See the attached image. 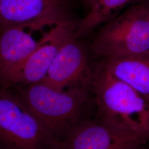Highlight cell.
<instances>
[{"instance_id":"cell-6","label":"cell","mask_w":149,"mask_h":149,"mask_svg":"<svg viewBox=\"0 0 149 149\" xmlns=\"http://www.w3.org/2000/svg\"><path fill=\"white\" fill-rule=\"evenodd\" d=\"M77 24L72 19L53 27L42 38V42L16 71L10 81V89L41 82L48 73L60 48L74 34Z\"/></svg>"},{"instance_id":"cell-13","label":"cell","mask_w":149,"mask_h":149,"mask_svg":"<svg viewBox=\"0 0 149 149\" xmlns=\"http://www.w3.org/2000/svg\"><path fill=\"white\" fill-rule=\"evenodd\" d=\"M133 149H147L145 147V145H141V146H138L135 148H134Z\"/></svg>"},{"instance_id":"cell-4","label":"cell","mask_w":149,"mask_h":149,"mask_svg":"<svg viewBox=\"0 0 149 149\" xmlns=\"http://www.w3.org/2000/svg\"><path fill=\"white\" fill-rule=\"evenodd\" d=\"M0 149H65L10 89L0 88Z\"/></svg>"},{"instance_id":"cell-9","label":"cell","mask_w":149,"mask_h":149,"mask_svg":"<svg viewBox=\"0 0 149 149\" xmlns=\"http://www.w3.org/2000/svg\"><path fill=\"white\" fill-rule=\"evenodd\" d=\"M30 29L15 26L0 31V88H8L11 78L42 42Z\"/></svg>"},{"instance_id":"cell-12","label":"cell","mask_w":149,"mask_h":149,"mask_svg":"<svg viewBox=\"0 0 149 149\" xmlns=\"http://www.w3.org/2000/svg\"><path fill=\"white\" fill-rule=\"evenodd\" d=\"M82 1H83V2L86 7H88V8L90 7L91 5H92V3L93 1V0H82Z\"/></svg>"},{"instance_id":"cell-2","label":"cell","mask_w":149,"mask_h":149,"mask_svg":"<svg viewBox=\"0 0 149 149\" xmlns=\"http://www.w3.org/2000/svg\"><path fill=\"white\" fill-rule=\"evenodd\" d=\"M91 89L95 117L149 141V103L144 97L101 64L93 70Z\"/></svg>"},{"instance_id":"cell-3","label":"cell","mask_w":149,"mask_h":149,"mask_svg":"<svg viewBox=\"0 0 149 149\" xmlns=\"http://www.w3.org/2000/svg\"><path fill=\"white\" fill-rule=\"evenodd\" d=\"M91 48L103 60L149 54V11L145 3L133 5L107 21Z\"/></svg>"},{"instance_id":"cell-5","label":"cell","mask_w":149,"mask_h":149,"mask_svg":"<svg viewBox=\"0 0 149 149\" xmlns=\"http://www.w3.org/2000/svg\"><path fill=\"white\" fill-rule=\"evenodd\" d=\"M70 20L67 0H0V31L15 26L36 31Z\"/></svg>"},{"instance_id":"cell-7","label":"cell","mask_w":149,"mask_h":149,"mask_svg":"<svg viewBox=\"0 0 149 149\" xmlns=\"http://www.w3.org/2000/svg\"><path fill=\"white\" fill-rule=\"evenodd\" d=\"M74 33L60 48L41 81L55 90L63 91L91 82L93 69L90 67L85 49Z\"/></svg>"},{"instance_id":"cell-1","label":"cell","mask_w":149,"mask_h":149,"mask_svg":"<svg viewBox=\"0 0 149 149\" xmlns=\"http://www.w3.org/2000/svg\"><path fill=\"white\" fill-rule=\"evenodd\" d=\"M91 83L57 91L42 82L10 88L48 132L63 143L74 129L95 116Z\"/></svg>"},{"instance_id":"cell-8","label":"cell","mask_w":149,"mask_h":149,"mask_svg":"<svg viewBox=\"0 0 149 149\" xmlns=\"http://www.w3.org/2000/svg\"><path fill=\"white\" fill-rule=\"evenodd\" d=\"M147 143L95 116L81 123L63 142L65 149H133Z\"/></svg>"},{"instance_id":"cell-14","label":"cell","mask_w":149,"mask_h":149,"mask_svg":"<svg viewBox=\"0 0 149 149\" xmlns=\"http://www.w3.org/2000/svg\"><path fill=\"white\" fill-rule=\"evenodd\" d=\"M145 5H146V6H147V7H148V10H149V1L148 2V3H145Z\"/></svg>"},{"instance_id":"cell-10","label":"cell","mask_w":149,"mask_h":149,"mask_svg":"<svg viewBox=\"0 0 149 149\" xmlns=\"http://www.w3.org/2000/svg\"><path fill=\"white\" fill-rule=\"evenodd\" d=\"M101 65L111 74L130 86L149 103V54L104 60Z\"/></svg>"},{"instance_id":"cell-11","label":"cell","mask_w":149,"mask_h":149,"mask_svg":"<svg viewBox=\"0 0 149 149\" xmlns=\"http://www.w3.org/2000/svg\"><path fill=\"white\" fill-rule=\"evenodd\" d=\"M139 0H93L89 12L77 24L74 36L77 38L85 36L100 24L119 15L128 6L134 5Z\"/></svg>"}]
</instances>
